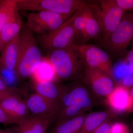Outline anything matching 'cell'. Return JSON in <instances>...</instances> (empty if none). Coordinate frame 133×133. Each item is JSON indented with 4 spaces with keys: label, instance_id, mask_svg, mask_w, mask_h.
I'll return each instance as SVG.
<instances>
[{
    "label": "cell",
    "instance_id": "1",
    "mask_svg": "<svg viewBox=\"0 0 133 133\" xmlns=\"http://www.w3.org/2000/svg\"><path fill=\"white\" fill-rule=\"evenodd\" d=\"M19 37V57L15 71L20 77L26 78L32 76L40 65L42 53L27 24L22 26Z\"/></svg>",
    "mask_w": 133,
    "mask_h": 133
},
{
    "label": "cell",
    "instance_id": "2",
    "mask_svg": "<svg viewBox=\"0 0 133 133\" xmlns=\"http://www.w3.org/2000/svg\"><path fill=\"white\" fill-rule=\"evenodd\" d=\"M49 62L57 76L63 80L78 78L84 68L83 59L77 44L51 51Z\"/></svg>",
    "mask_w": 133,
    "mask_h": 133
},
{
    "label": "cell",
    "instance_id": "3",
    "mask_svg": "<svg viewBox=\"0 0 133 133\" xmlns=\"http://www.w3.org/2000/svg\"><path fill=\"white\" fill-rule=\"evenodd\" d=\"M131 43L133 44V13H125L111 35L108 38H101L99 42L101 46L108 55L118 57L126 56Z\"/></svg>",
    "mask_w": 133,
    "mask_h": 133
},
{
    "label": "cell",
    "instance_id": "4",
    "mask_svg": "<svg viewBox=\"0 0 133 133\" xmlns=\"http://www.w3.org/2000/svg\"><path fill=\"white\" fill-rule=\"evenodd\" d=\"M85 5L82 0H17L19 10L48 11L70 16Z\"/></svg>",
    "mask_w": 133,
    "mask_h": 133
},
{
    "label": "cell",
    "instance_id": "5",
    "mask_svg": "<svg viewBox=\"0 0 133 133\" xmlns=\"http://www.w3.org/2000/svg\"><path fill=\"white\" fill-rule=\"evenodd\" d=\"M71 16L48 11L33 12L26 14V24L31 32L44 35L57 29Z\"/></svg>",
    "mask_w": 133,
    "mask_h": 133
},
{
    "label": "cell",
    "instance_id": "6",
    "mask_svg": "<svg viewBox=\"0 0 133 133\" xmlns=\"http://www.w3.org/2000/svg\"><path fill=\"white\" fill-rule=\"evenodd\" d=\"M101 8H96L101 38H108L118 26L125 14V12L119 7L115 0H101Z\"/></svg>",
    "mask_w": 133,
    "mask_h": 133
},
{
    "label": "cell",
    "instance_id": "7",
    "mask_svg": "<svg viewBox=\"0 0 133 133\" xmlns=\"http://www.w3.org/2000/svg\"><path fill=\"white\" fill-rule=\"evenodd\" d=\"M77 47L84 66L99 71L112 78V63L104 50L94 44H77Z\"/></svg>",
    "mask_w": 133,
    "mask_h": 133
},
{
    "label": "cell",
    "instance_id": "8",
    "mask_svg": "<svg viewBox=\"0 0 133 133\" xmlns=\"http://www.w3.org/2000/svg\"><path fill=\"white\" fill-rule=\"evenodd\" d=\"M76 12L57 29L41 36L39 41L43 48L52 51L68 48L74 44L76 33L72 21Z\"/></svg>",
    "mask_w": 133,
    "mask_h": 133
},
{
    "label": "cell",
    "instance_id": "9",
    "mask_svg": "<svg viewBox=\"0 0 133 133\" xmlns=\"http://www.w3.org/2000/svg\"><path fill=\"white\" fill-rule=\"evenodd\" d=\"M83 81L96 98H106L114 89L113 79L96 69L84 65Z\"/></svg>",
    "mask_w": 133,
    "mask_h": 133
},
{
    "label": "cell",
    "instance_id": "10",
    "mask_svg": "<svg viewBox=\"0 0 133 133\" xmlns=\"http://www.w3.org/2000/svg\"><path fill=\"white\" fill-rule=\"evenodd\" d=\"M92 96L94 95L83 81L62 86L59 101V111L64 108L76 105Z\"/></svg>",
    "mask_w": 133,
    "mask_h": 133
},
{
    "label": "cell",
    "instance_id": "11",
    "mask_svg": "<svg viewBox=\"0 0 133 133\" xmlns=\"http://www.w3.org/2000/svg\"><path fill=\"white\" fill-rule=\"evenodd\" d=\"M26 102L30 112L35 116L45 117L51 121L56 118L59 111L58 104L37 93L30 95Z\"/></svg>",
    "mask_w": 133,
    "mask_h": 133
},
{
    "label": "cell",
    "instance_id": "12",
    "mask_svg": "<svg viewBox=\"0 0 133 133\" xmlns=\"http://www.w3.org/2000/svg\"><path fill=\"white\" fill-rule=\"evenodd\" d=\"M107 102L112 111L122 113L133 108V101L128 87L122 85L114 87L106 97Z\"/></svg>",
    "mask_w": 133,
    "mask_h": 133
},
{
    "label": "cell",
    "instance_id": "13",
    "mask_svg": "<svg viewBox=\"0 0 133 133\" xmlns=\"http://www.w3.org/2000/svg\"><path fill=\"white\" fill-rule=\"evenodd\" d=\"M0 107L10 115L20 120L30 117L26 101L18 94L10 95L1 101Z\"/></svg>",
    "mask_w": 133,
    "mask_h": 133
},
{
    "label": "cell",
    "instance_id": "14",
    "mask_svg": "<svg viewBox=\"0 0 133 133\" xmlns=\"http://www.w3.org/2000/svg\"><path fill=\"white\" fill-rule=\"evenodd\" d=\"M96 98L94 96H91L76 105L60 109L55 118L57 120L56 124L73 118L84 113L85 111L92 109L97 105L98 102Z\"/></svg>",
    "mask_w": 133,
    "mask_h": 133
},
{
    "label": "cell",
    "instance_id": "15",
    "mask_svg": "<svg viewBox=\"0 0 133 133\" xmlns=\"http://www.w3.org/2000/svg\"><path fill=\"white\" fill-rule=\"evenodd\" d=\"M19 35L5 45L0 57V66L2 69L15 71L19 57Z\"/></svg>",
    "mask_w": 133,
    "mask_h": 133
},
{
    "label": "cell",
    "instance_id": "16",
    "mask_svg": "<svg viewBox=\"0 0 133 133\" xmlns=\"http://www.w3.org/2000/svg\"><path fill=\"white\" fill-rule=\"evenodd\" d=\"M17 9L2 27L0 33V52L5 45L20 34L21 30L22 21Z\"/></svg>",
    "mask_w": 133,
    "mask_h": 133
},
{
    "label": "cell",
    "instance_id": "17",
    "mask_svg": "<svg viewBox=\"0 0 133 133\" xmlns=\"http://www.w3.org/2000/svg\"><path fill=\"white\" fill-rule=\"evenodd\" d=\"M51 121L45 117L34 116L21 120L13 129L18 133H46Z\"/></svg>",
    "mask_w": 133,
    "mask_h": 133
},
{
    "label": "cell",
    "instance_id": "18",
    "mask_svg": "<svg viewBox=\"0 0 133 133\" xmlns=\"http://www.w3.org/2000/svg\"><path fill=\"white\" fill-rule=\"evenodd\" d=\"M113 117L109 110L95 112L86 114L81 128L77 133H92L103 122Z\"/></svg>",
    "mask_w": 133,
    "mask_h": 133
},
{
    "label": "cell",
    "instance_id": "19",
    "mask_svg": "<svg viewBox=\"0 0 133 133\" xmlns=\"http://www.w3.org/2000/svg\"><path fill=\"white\" fill-rule=\"evenodd\" d=\"M61 88L49 80H38L35 84L36 93L58 105Z\"/></svg>",
    "mask_w": 133,
    "mask_h": 133
},
{
    "label": "cell",
    "instance_id": "20",
    "mask_svg": "<svg viewBox=\"0 0 133 133\" xmlns=\"http://www.w3.org/2000/svg\"><path fill=\"white\" fill-rule=\"evenodd\" d=\"M100 33V27L96 12H94L92 6H91L81 41L84 42L91 38H97Z\"/></svg>",
    "mask_w": 133,
    "mask_h": 133
},
{
    "label": "cell",
    "instance_id": "21",
    "mask_svg": "<svg viewBox=\"0 0 133 133\" xmlns=\"http://www.w3.org/2000/svg\"><path fill=\"white\" fill-rule=\"evenodd\" d=\"M86 115L84 113L69 120L56 124L48 133H77L81 128Z\"/></svg>",
    "mask_w": 133,
    "mask_h": 133
},
{
    "label": "cell",
    "instance_id": "22",
    "mask_svg": "<svg viewBox=\"0 0 133 133\" xmlns=\"http://www.w3.org/2000/svg\"><path fill=\"white\" fill-rule=\"evenodd\" d=\"M90 8L91 6L86 4L83 7L77 10L76 12V15L72 21L76 31V37L79 41H81L83 35L86 22Z\"/></svg>",
    "mask_w": 133,
    "mask_h": 133
},
{
    "label": "cell",
    "instance_id": "23",
    "mask_svg": "<svg viewBox=\"0 0 133 133\" xmlns=\"http://www.w3.org/2000/svg\"><path fill=\"white\" fill-rule=\"evenodd\" d=\"M17 9V0H0V33Z\"/></svg>",
    "mask_w": 133,
    "mask_h": 133
},
{
    "label": "cell",
    "instance_id": "24",
    "mask_svg": "<svg viewBox=\"0 0 133 133\" xmlns=\"http://www.w3.org/2000/svg\"><path fill=\"white\" fill-rule=\"evenodd\" d=\"M19 121L20 120L10 116L0 107V123L4 125H17Z\"/></svg>",
    "mask_w": 133,
    "mask_h": 133
},
{
    "label": "cell",
    "instance_id": "25",
    "mask_svg": "<svg viewBox=\"0 0 133 133\" xmlns=\"http://www.w3.org/2000/svg\"><path fill=\"white\" fill-rule=\"evenodd\" d=\"M117 5L125 12H133V0H115Z\"/></svg>",
    "mask_w": 133,
    "mask_h": 133
},
{
    "label": "cell",
    "instance_id": "26",
    "mask_svg": "<svg viewBox=\"0 0 133 133\" xmlns=\"http://www.w3.org/2000/svg\"><path fill=\"white\" fill-rule=\"evenodd\" d=\"M110 133H130L127 127L123 123L115 122L112 124Z\"/></svg>",
    "mask_w": 133,
    "mask_h": 133
},
{
    "label": "cell",
    "instance_id": "27",
    "mask_svg": "<svg viewBox=\"0 0 133 133\" xmlns=\"http://www.w3.org/2000/svg\"><path fill=\"white\" fill-rule=\"evenodd\" d=\"M110 120L103 122L92 133H110L112 124Z\"/></svg>",
    "mask_w": 133,
    "mask_h": 133
},
{
    "label": "cell",
    "instance_id": "28",
    "mask_svg": "<svg viewBox=\"0 0 133 133\" xmlns=\"http://www.w3.org/2000/svg\"><path fill=\"white\" fill-rule=\"evenodd\" d=\"M124 61L128 65L130 74L133 73V47L125 56Z\"/></svg>",
    "mask_w": 133,
    "mask_h": 133
},
{
    "label": "cell",
    "instance_id": "29",
    "mask_svg": "<svg viewBox=\"0 0 133 133\" xmlns=\"http://www.w3.org/2000/svg\"><path fill=\"white\" fill-rule=\"evenodd\" d=\"M18 94L16 89L13 87H9L7 89L0 91V102L4 99L13 94Z\"/></svg>",
    "mask_w": 133,
    "mask_h": 133
},
{
    "label": "cell",
    "instance_id": "30",
    "mask_svg": "<svg viewBox=\"0 0 133 133\" xmlns=\"http://www.w3.org/2000/svg\"><path fill=\"white\" fill-rule=\"evenodd\" d=\"M121 82V85L128 88L133 86V73L126 76Z\"/></svg>",
    "mask_w": 133,
    "mask_h": 133
},
{
    "label": "cell",
    "instance_id": "31",
    "mask_svg": "<svg viewBox=\"0 0 133 133\" xmlns=\"http://www.w3.org/2000/svg\"><path fill=\"white\" fill-rule=\"evenodd\" d=\"M8 87L4 80L0 77V91L6 90Z\"/></svg>",
    "mask_w": 133,
    "mask_h": 133
},
{
    "label": "cell",
    "instance_id": "32",
    "mask_svg": "<svg viewBox=\"0 0 133 133\" xmlns=\"http://www.w3.org/2000/svg\"><path fill=\"white\" fill-rule=\"evenodd\" d=\"M0 133H18L13 128L3 129L0 128Z\"/></svg>",
    "mask_w": 133,
    "mask_h": 133
},
{
    "label": "cell",
    "instance_id": "33",
    "mask_svg": "<svg viewBox=\"0 0 133 133\" xmlns=\"http://www.w3.org/2000/svg\"><path fill=\"white\" fill-rule=\"evenodd\" d=\"M130 94H131V98H132V99L133 101V87L132 88L131 91H130Z\"/></svg>",
    "mask_w": 133,
    "mask_h": 133
},
{
    "label": "cell",
    "instance_id": "34",
    "mask_svg": "<svg viewBox=\"0 0 133 133\" xmlns=\"http://www.w3.org/2000/svg\"><path fill=\"white\" fill-rule=\"evenodd\" d=\"M0 44H1V41H0Z\"/></svg>",
    "mask_w": 133,
    "mask_h": 133
},
{
    "label": "cell",
    "instance_id": "35",
    "mask_svg": "<svg viewBox=\"0 0 133 133\" xmlns=\"http://www.w3.org/2000/svg\"></svg>",
    "mask_w": 133,
    "mask_h": 133
}]
</instances>
